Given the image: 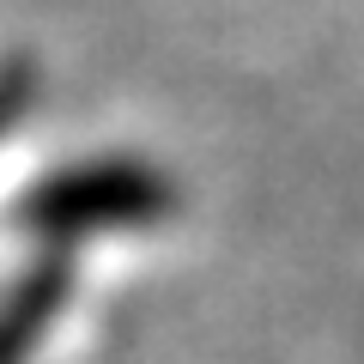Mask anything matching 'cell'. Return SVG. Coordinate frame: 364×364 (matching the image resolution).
<instances>
[{"instance_id": "6da1fadb", "label": "cell", "mask_w": 364, "mask_h": 364, "mask_svg": "<svg viewBox=\"0 0 364 364\" xmlns=\"http://www.w3.org/2000/svg\"><path fill=\"white\" fill-rule=\"evenodd\" d=\"M158 207H164V182H158L152 170H140V164H122V158H109V164L67 170L61 182L37 188V200H31V219L73 231V225L140 219V213H158Z\"/></svg>"}, {"instance_id": "7a4b0ae2", "label": "cell", "mask_w": 364, "mask_h": 364, "mask_svg": "<svg viewBox=\"0 0 364 364\" xmlns=\"http://www.w3.org/2000/svg\"><path fill=\"white\" fill-rule=\"evenodd\" d=\"M31 91H37V73H31L25 61H13V67H0V134L13 128L18 116H25V104H31Z\"/></svg>"}]
</instances>
